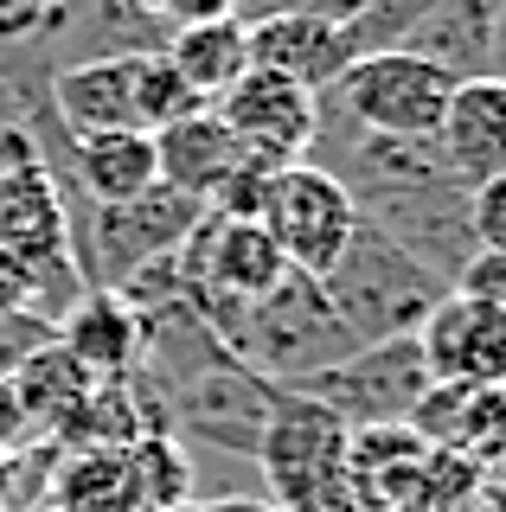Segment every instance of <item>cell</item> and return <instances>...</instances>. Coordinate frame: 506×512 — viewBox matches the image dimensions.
Masks as SVG:
<instances>
[{"label":"cell","instance_id":"d4e9b609","mask_svg":"<svg viewBox=\"0 0 506 512\" xmlns=\"http://www.w3.org/2000/svg\"><path fill=\"white\" fill-rule=\"evenodd\" d=\"M487 77H506V0H487Z\"/></svg>","mask_w":506,"mask_h":512},{"label":"cell","instance_id":"30bf717a","mask_svg":"<svg viewBox=\"0 0 506 512\" xmlns=\"http://www.w3.org/2000/svg\"><path fill=\"white\" fill-rule=\"evenodd\" d=\"M436 154L462 186L506 180V77H468L455 84L436 122Z\"/></svg>","mask_w":506,"mask_h":512},{"label":"cell","instance_id":"44dd1931","mask_svg":"<svg viewBox=\"0 0 506 512\" xmlns=\"http://www.w3.org/2000/svg\"><path fill=\"white\" fill-rule=\"evenodd\" d=\"M193 109H212V103H199V96L173 77V64L161 52H135V128L161 135L167 122L193 116Z\"/></svg>","mask_w":506,"mask_h":512},{"label":"cell","instance_id":"484cf974","mask_svg":"<svg viewBox=\"0 0 506 512\" xmlns=\"http://www.w3.org/2000/svg\"><path fill=\"white\" fill-rule=\"evenodd\" d=\"M295 7H308V0H231V20L257 26V20H270V13H295Z\"/></svg>","mask_w":506,"mask_h":512},{"label":"cell","instance_id":"52a82bcc","mask_svg":"<svg viewBox=\"0 0 506 512\" xmlns=\"http://www.w3.org/2000/svg\"><path fill=\"white\" fill-rule=\"evenodd\" d=\"M257 224L276 237V250H282L289 269L327 276V269L346 256V244H353V231H359V205L321 160H289V167L270 173Z\"/></svg>","mask_w":506,"mask_h":512},{"label":"cell","instance_id":"f1b7e54d","mask_svg":"<svg viewBox=\"0 0 506 512\" xmlns=\"http://www.w3.org/2000/svg\"><path fill=\"white\" fill-rule=\"evenodd\" d=\"M141 512H205V500H173V506H141Z\"/></svg>","mask_w":506,"mask_h":512},{"label":"cell","instance_id":"cb8c5ba5","mask_svg":"<svg viewBox=\"0 0 506 512\" xmlns=\"http://www.w3.org/2000/svg\"><path fill=\"white\" fill-rule=\"evenodd\" d=\"M33 90L26 84H13V77H0V135H7V128H20V122H33Z\"/></svg>","mask_w":506,"mask_h":512},{"label":"cell","instance_id":"5bb4252c","mask_svg":"<svg viewBox=\"0 0 506 512\" xmlns=\"http://www.w3.org/2000/svg\"><path fill=\"white\" fill-rule=\"evenodd\" d=\"M154 154H161V186L186 192V199H199V205H212V192L250 160L237 148V135L218 122V109H193V116L167 122L161 135H154Z\"/></svg>","mask_w":506,"mask_h":512},{"label":"cell","instance_id":"4fadbf2b","mask_svg":"<svg viewBox=\"0 0 506 512\" xmlns=\"http://www.w3.org/2000/svg\"><path fill=\"white\" fill-rule=\"evenodd\" d=\"M58 346L84 365L90 384H116L141 372V314L116 288H84L58 320Z\"/></svg>","mask_w":506,"mask_h":512},{"label":"cell","instance_id":"5b68a950","mask_svg":"<svg viewBox=\"0 0 506 512\" xmlns=\"http://www.w3.org/2000/svg\"><path fill=\"white\" fill-rule=\"evenodd\" d=\"M449 96H455V77H442L436 64H423L410 52H366L321 90V103L353 128H366V135L430 141Z\"/></svg>","mask_w":506,"mask_h":512},{"label":"cell","instance_id":"9a60e30c","mask_svg":"<svg viewBox=\"0 0 506 512\" xmlns=\"http://www.w3.org/2000/svg\"><path fill=\"white\" fill-rule=\"evenodd\" d=\"M71 186L84 192V205L141 199L148 186H161L154 135H148V128H103V135H77L71 141Z\"/></svg>","mask_w":506,"mask_h":512},{"label":"cell","instance_id":"ffe728a7","mask_svg":"<svg viewBox=\"0 0 506 512\" xmlns=\"http://www.w3.org/2000/svg\"><path fill=\"white\" fill-rule=\"evenodd\" d=\"M135 480H141V506H173V500H193V448H186L173 429H148V436L129 442Z\"/></svg>","mask_w":506,"mask_h":512},{"label":"cell","instance_id":"ac0fdd59","mask_svg":"<svg viewBox=\"0 0 506 512\" xmlns=\"http://www.w3.org/2000/svg\"><path fill=\"white\" fill-rule=\"evenodd\" d=\"M398 52L436 64L455 84L487 77V0H430V13L398 39Z\"/></svg>","mask_w":506,"mask_h":512},{"label":"cell","instance_id":"83f0119b","mask_svg":"<svg viewBox=\"0 0 506 512\" xmlns=\"http://www.w3.org/2000/svg\"><path fill=\"white\" fill-rule=\"evenodd\" d=\"M314 13H321V20H334V26H346V20H359V13L372 7V0H308Z\"/></svg>","mask_w":506,"mask_h":512},{"label":"cell","instance_id":"e0dca14e","mask_svg":"<svg viewBox=\"0 0 506 512\" xmlns=\"http://www.w3.org/2000/svg\"><path fill=\"white\" fill-rule=\"evenodd\" d=\"M161 58L173 64V77H180L199 103H218V96L250 71L244 26H237L231 13H225V20H186V26H173L167 45H161Z\"/></svg>","mask_w":506,"mask_h":512},{"label":"cell","instance_id":"ba28073f","mask_svg":"<svg viewBox=\"0 0 506 512\" xmlns=\"http://www.w3.org/2000/svg\"><path fill=\"white\" fill-rule=\"evenodd\" d=\"M218 122L237 135V148L263 167H289V160H308L314 135H321V96L295 77H276V71H257L250 64L237 84L218 96Z\"/></svg>","mask_w":506,"mask_h":512},{"label":"cell","instance_id":"8992f818","mask_svg":"<svg viewBox=\"0 0 506 512\" xmlns=\"http://www.w3.org/2000/svg\"><path fill=\"white\" fill-rule=\"evenodd\" d=\"M430 365H423V346L417 333H398V340H372L359 352H346L340 365H327V372L302 378L295 391L314 397V404H327L340 416L346 429H404L417 404L430 397Z\"/></svg>","mask_w":506,"mask_h":512},{"label":"cell","instance_id":"7c38bea8","mask_svg":"<svg viewBox=\"0 0 506 512\" xmlns=\"http://www.w3.org/2000/svg\"><path fill=\"white\" fill-rule=\"evenodd\" d=\"M244 45H250V64L257 71H276V77H295L321 96L334 77L353 64L346 52V32L334 20H321L314 7H295V13H270V20L244 26Z\"/></svg>","mask_w":506,"mask_h":512},{"label":"cell","instance_id":"d6986e66","mask_svg":"<svg viewBox=\"0 0 506 512\" xmlns=\"http://www.w3.org/2000/svg\"><path fill=\"white\" fill-rule=\"evenodd\" d=\"M13 391H20V410H26V423H33V436L39 442H52L58 429L77 416V404L90 397V378H84V365L71 359L65 346H39L33 359H20L13 365Z\"/></svg>","mask_w":506,"mask_h":512},{"label":"cell","instance_id":"7a4b0ae2","mask_svg":"<svg viewBox=\"0 0 506 512\" xmlns=\"http://www.w3.org/2000/svg\"><path fill=\"white\" fill-rule=\"evenodd\" d=\"M257 468L282 512H353V429L302 391H276Z\"/></svg>","mask_w":506,"mask_h":512},{"label":"cell","instance_id":"2e32d148","mask_svg":"<svg viewBox=\"0 0 506 512\" xmlns=\"http://www.w3.org/2000/svg\"><path fill=\"white\" fill-rule=\"evenodd\" d=\"M52 512H141V480L129 448H58L45 480Z\"/></svg>","mask_w":506,"mask_h":512},{"label":"cell","instance_id":"277c9868","mask_svg":"<svg viewBox=\"0 0 506 512\" xmlns=\"http://www.w3.org/2000/svg\"><path fill=\"white\" fill-rule=\"evenodd\" d=\"M199 218H205V205L173 186H148L141 199H122V205H90L71 224L77 276H84V288H129L154 263L180 256Z\"/></svg>","mask_w":506,"mask_h":512},{"label":"cell","instance_id":"4316f807","mask_svg":"<svg viewBox=\"0 0 506 512\" xmlns=\"http://www.w3.org/2000/svg\"><path fill=\"white\" fill-rule=\"evenodd\" d=\"M205 512H282L270 493H225V500H205Z\"/></svg>","mask_w":506,"mask_h":512},{"label":"cell","instance_id":"7402d4cb","mask_svg":"<svg viewBox=\"0 0 506 512\" xmlns=\"http://www.w3.org/2000/svg\"><path fill=\"white\" fill-rule=\"evenodd\" d=\"M58 0H0V45H26L52 26Z\"/></svg>","mask_w":506,"mask_h":512},{"label":"cell","instance_id":"9c48e42d","mask_svg":"<svg viewBox=\"0 0 506 512\" xmlns=\"http://www.w3.org/2000/svg\"><path fill=\"white\" fill-rule=\"evenodd\" d=\"M417 346L436 384H468V391H500L506 384V308H494V301L449 288L423 314Z\"/></svg>","mask_w":506,"mask_h":512},{"label":"cell","instance_id":"603a6c76","mask_svg":"<svg viewBox=\"0 0 506 512\" xmlns=\"http://www.w3.org/2000/svg\"><path fill=\"white\" fill-rule=\"evenodd\" d=\"M26 442H39V436H33V423H26V410H20V391H13V378H0V461L20 455Z\"/></svg>","mask_w":506,"mask_h":512},{"label":"cell","instance_id":"6da1fadb","mask_svg":"<svg viewBox=\"0 0 506 512\" xmlns=\"http://www.w3.org/2000/svg\"><path fill=\"white\" fill-rule=\"evenodd\" d=\"M218 340L231 346L237 365H250L257 378H270L276 391H295L302 378L340 365L346 352H359L353 327H346L340 308L327 301L321 276H302V269H289L270 295H257L250 308H237L225 327H218Z\"/></svg>","mask_w":506,"mask_h":512},{"label":"cell","instance_id":"3957f363","mask_svg":"<svg viewBox=\"0 0 506 512\" xmlns=\"http://www.w3.org/2000/svg\"><path fill=\"white\" fill-rule=\"evenodd\" d=\"M327 301L340 308V320L353 327L359 346L372 340H398V333H417L423 314L436 308L442 295H449V282L430 276V269L417 263L410 250H398L378 224L359 218L353 244H346V256L334 269L321 276Z\"/></svg>","mask_w":506,"mask_h":512},{"label":"cell","instance_id":"f546056e","mask_svg":"<svg viewBox=\"0 0 506 512\" xmlns=\"http://www.w3.org/2000/svg\"><path fill=\"white\" fill-rule=\"evenodd\" d=\"M26 512H52V506H45V500H39V506H26Z\"/></svg>","mask_w":506,"mask_h":512},{"label":"cell","instance_id":"8fae6325","mask_svg":"<svg viewBox=\"0 0 506 512\" xmlns=\"http://www.w3.org/2000/svg\"><path fill=\"white\" fill-rule=\"evenodd\" d=\"M45 109L58 116L65 141L103 135V128H135V52H97L52 71Z\"/></svg>","mask_w":506,"mask_h":512}]
</instances>
